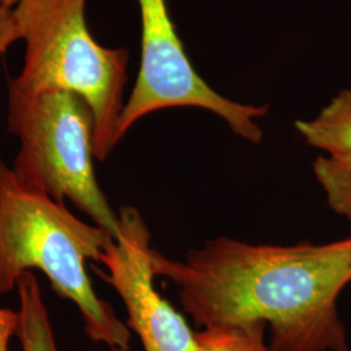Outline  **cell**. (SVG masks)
Wrapping results in <instances>:
<instances>
[{
	"mask_svg": "<svg viewBox=\"0 0 351 351\" xmlns=\"http://www.w3.org/2000/svg\"><path fill=\"white\" fill-rule=\"evenodd\" d=\"M8 130L20 142L13 172L52 199L65 198L107 230L120 233V219L94 172V120L88 104L68 91L26 94L8 88Z\"/></svg>",
	"mask_w": 351,
	"mask_h": 351,
	"instance_id": "4",
	"label": "cell"
},
{
	"mask_svg": "<svg viewBox=\"0 0 351 351\" xmlns=\"http://www.w3.org/2000/svg\"><path fill=\"white\" fill-rule=\"evenodd\" d=\"M16 40H19V34L14 25L12 10L0 5V56Z\"/></svg>",
	"mask_w": 351,
	"mask_h": 351,
	"instance_id": "11",
	"label": "cell"
},
{
	"mask_svg": "<svg viewBox=\"0 0 351 351\" xmlns=\"http://www.w3.org/2000/svg\"><path fill=\"white\" fill-rule=\"evenodd\" d=\"M314 173L328 206L351 221V156H320L315 160Z\"/></svg>",
	"mask_w": 351,
	"mask_h": 351,
	"instance_id": "10",
	"label": "cell"
},
{
	"mask_svg": "<svg viewBox=\"0 0 351 351\" xmlns=\"http://www.w3.org/2000/svg\"><path fill=\"white\" fill-rule=\"evenodd\" d=\"M265 332L267 326L261 322L207 326L195 332L193 351H269Z\"/></svg>",
	"mask_w": 351,
	"mask_h": 351,
	"instance_id": "9",
	"label": "cell"
},
{
	"mask_svg": "<svg viewBox=\"0 0 351 351\" xmlns=\"http://www.w3.org/2000/svg\"><path fill=\"white\" fill-rule=\"evenodd\" d=\"M113 241L101 226L77 219L64 202L24 185L0 162V295L12 291L23 274L40 269L52 289L78 307L90 339L129 351V326L98 298L85 267L88 259L101 262Z\"/></svg>",
	"mask_w": 351,
	"mask_h": 351,
	"instance_id": "2",
	"label": "cell"
},
{
	"mask_svg": "<svg viewBox=\"0 0 351 351\" xmlns=\"http://www.w3.org/2000/svg\"><path fill=\"white\" fill-rule=\"evenodd\" d=\"M141 14V66L117 126L119 142L147 114L165 108L195 107L221 117L234 134L251 143L263 139L258 120L268 106L230 101L213 90L190 62L171 19L167 0H137Z\"/></svg>",
	"mask_w": 351,
	"mask_h": 351,
	"instance_id": "5",
	"label": "cell"
},
{
	"mask_svg": "<svg viewBox=\"0 0 351 351\" xmlns=\"http://www.w3.org/2000/svg\"><path fill=\"white\" fill-rule=\"evenodd\" d=\"M85 5L86 0H19L14 4L11 10L19 39L25 42V59L8 88L78 95L93 114L94 156L101 162L119 143L129 51L104 47L93 38Z\"/></svg>",
	"mask_w": 351,
	"mask_h": 351,
	"instance_id": "3",
	"label": "cell"
},
{
	"mask_svg": "<svg viewBox=\"0 0 351 351\" xmlns=\"http://www.w3.org/2000/svg\"><path fill=\"white\" fill-rule=\"evenodd\" d=\"M151 263L197 326L261 322L269 351H349L337 300L351 281V239L276 246L217 237L181 262L152 249Z\"/></svg>",
	"mask_w": 351,
	"mask_h": 351,
	"instance_id": "1",
	"label": "cell"
},
{
	"mask_svg": "<svg viewBox=\"0 0 351 351\" xmlns=\"http://www.w3.org/2000/svg\"><path fill=\"white\" fill-rule=\"evenodd\" d=\"M17 289L20 310L16 336L23 351H59L37 276L32 271L23 274Z\"/></svg>",
	"mask_w": 351,
	"mask_h": 351,
	"instance_id": "8",
	"label": "cell"
},
{
	"mask_svg": "<svg viewBox=\"0 0 351 351\" xmlns=\"http://www.w3.org/2000/svg\"><path fill=\"white\" fill-rule=\"evenodd\" d=\"M107 351H123V350H120V349H113V348H108V349H107Z\"/></svg>",
	"mask_w": 351,
	"mask_h": 351,
	"instance_id": "14",
	"label": "cell"
},
{
	"mask_svg": "<svg viewBox=\"0 0 351 351\" xmlns=\"http://www.w3.org/2000/svg\"><path fill=\"white\" fill-rule=\"evenodd\" d=\"M3 1H4V0H0V5H3ZM3 7H4V5H3Z\"/></svg>",
	"mask_w": 351,
	"mask_h": 351,
	"instance_id": "15",
	"label": "cell"
},
{
	"mask_svg": "<svg viewBox=\"0 0 351 351\" xmlns=\"http://www.w3.org/2000/svg\"><path fill=\"white\" fill-rule=\"evenodd\" d=\"M304 142L328 155L351 156V90H342L313 120L295 121Z\"/></svg>",
	"mask_w": 351,
	"mask_h": 351,
	"instance_id": "7",
	"label": "cell"
},
{
	"mask_svg": "<svg viewBox=\"0 0 351 351\" xmlns=\"http://www.w3.org/2000/svg\"><path fill=\"white\" fill-rule=\"evenodd\" d=\"M19 314L12 310L0 308V351H10V341L16 336Z\"/></svg>",
	"mask_w": 351,
	"mask_h": 351,
	"instance_id": "12",
	"label": "cell"
},
{
	"mask_svg": "<svg viewBox=\"0 0 351 351\" xmlns=\"http://www.w3.org/2000/svg\"><path fill=\"white\" fill-rule=\"evenodd\" d=\"M17 1H19V0H4V1H3V5L7 7V8H12Z\"/></svg>",
	"mask_w": 351,
	"mask_h": 351,
	"instance_id": "13",
	"label": "cell"
},
{
	"mask_svg": "<svg viewBox=\"0 0 351 351\" xmlns=\"http://www.w3.org/2000/svg\"><path fill=\"white\" fill-rule=\"evenodd\" d=\"M120 233L103 252L108 274H97L112 287L125 304L128 326L145 351H193L195 332L185 317L155 289L151 263L150 232L138 210L123 207Z\"/></svg>",
	"mask_w": 351,
	"mask_h": 351,
	"instance_id": "6",
	"label": "cell"
}]
</instances>
